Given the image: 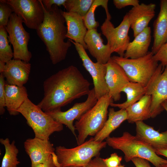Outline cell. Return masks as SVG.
<instances>
[{"mask_svg": "<svg viewBox=\"0 0 167 167\" xmlns=\"http://www.w3.org/2000/svg\"><path fill=\"white\" fill-rule=\"evenodd\" d=\"M90 85L76 66H70L44 82V97L37 105L45 113L61 110L75 100L88 95Z\"/></svg>", "mask_w": 167, "mask_h": 167, "instance_id": "obj_1", "label": "cell"}, {"mask_svg": "<svg viewBox=\"0 0 167 167\" xmlns=\"http://www.w3.org/2000/svg\"><path fill=\"white\" fill-rule=\"evenodd\" d=\"M41 2L44 13L42 23L36 30L37 34L45 45L50 58L55 65L65 59L71 41L67 38L66 21L58 6L53 5L47 10Z\"/></svg>", "mask_w": 167, "mask_h": 167, "instance_id": "obj_2", "label": "cell"}, {"mask_svg": "<svg viewBox=\"0 0 167 167\" xmlns=\"http://www.w3.org/2000/svg\"><path fill=\"white\" fill-rule=\"evenodd\" d=\"M105 139L109 146L123 152L126 162L138 157L150 161L156 167L167 164V160L159 156L152 148L128 132H124L120 137L109 136Z\"/></svg>", "mask_w": 167, "mask_h": 167, "instance_id": "obj_3", "label": "cell"}, {"mask_svg": "<svg viewBox=\"0 0 167 167\" xmlns=\"http://www.w3.org/2000/svg\"><path fill=\"white\" fill-rule=\"evenodd\" d=\"M113 100L109 94L102 96L75 122L78 145L84 143L88 136H95L103 127L107 120L108 107Z\"/></svg>", "mask_w": 167, "mask_h": 167, "instance_id": "obj_4", "label": "cell"}, {"mask_svg": "<svg viewBox=\"0 0 167 167\" xmlns=\"http://www.w3.org/2000/svg\"><path fill=\"white\" fill-rule=\"evenodd\" d=\"M33 130L35 137L49 140L53 133L63 130V125L27 98L18 110Z\"/></svg>", "mask_w": 167, "mask_h": 167, "instance_id": "obj_5", "label": "cell"}, {"mask_svg": "<svg viewBox=\"0 0 167 167\" xmlns=\"http://www.w3.org/2000/svg\"><path fill=\"white\" fill-rule=\"evenodd\" d=\"M107 144L106 141H95L92 137L82 144L72 148L58 146L55 149L58 161L62 167L78 166L84 167Z\"/></svg>", "mask_w": 167, "mask_h": 167, "instance_id": "obj_6", "label": "cell"}, {"mask_svg": "<svg viewBox=\"0 0 167 167\" xmlns=\"http://www.w3.org/2000/svg\"><path fill=\"white\" fill-rule=\"evenodd\" d=\"M154 54L149 51L145 56L136 59L114 55L112 59L125 71L130 81L145 87L155 73L159 65L153 58Z\"/></svg>", "mask_w": 167, "mask_h": 167, "instance_id": "obj_7", "label": "cell"}, {"mask_svg": "<svg viewBox=\"0 0 167 167\" xmlns=\"http://www.w3.org/2000/svg\"><path fill=\"white\" fill-rule=\"evenodd\" d=\"M23 23L22 19L13 12L5 28L9 41L13 46V59L29 62L32 57L28 48L30 34L24 29Z\"/></svg>", "mask_w": 167, "mask_h": 167, "instance_id": "obj_8", "label": "cell"}, {"mask_svg": "<svg viewBox=\"0 0 167 167\" xmlns=\"http://www.w3.org/2000/svg\"><path fill=\"white\" fill-rule=\"evenodd\" d=\"M130 24L127 14L117 27L115 28L110 20L105 19L101 26L102 34L106 37L107 44L113 53H117L119 56L124 57L125 53L130 43L128 32Z\"/></svg>", "mask_w": 167, "mask_h": 167, "instance_id": "obj_9", "label": "cell"}, {"mask_svg": "<svg viewBox=\"0 0 167 167\" xmlns=\"http://www.w3.org/2000/svg\"><path fill=\"white\" fill-rule=\"evenodd\" d=\"M163 68L161 64H159L154 74L144 87L145 95H150L152 97L151 118L155 117L164 110L161 104L167 100V66L164 71Z\"/></svg>", "mask_w": 167, "mask_h": 167, "instance_id": "obj_10", "label": "cell"}, {"mask_svg": "<svg viewBox=\"0 0 167 167\" xmlns=\"http://www.w3.org/2000/svg\"><path fill=\"white\" fill-rule=\"evenodd\" d=\"M5 0L28 28L36 30L43 22L44 13L41 0Z\"/></svg>", "mask_w": 167, "mask_h": 167, "instance_id": "obj_11", "label": "cell"}, {"mask_svg": "<svg viewBox=\"0 0 167 167\" xmlns=\"http://www.w3.org/2000/svg\"><path fill=\"white\" fill-rule=\"evenodd\" d=\"M74 45L81 59L83 65L91 76L96 96L99 99L109 93V90L105 80L106 72V64L94 62L88 55L85 49L80 44L70 40Z\"/></svg>", "mask_w": 167, "mask_h": 167, "instance_id": "obj_12", "label": "cell"}, {"mask_svg": "<svg viewBox=\"0 0 167 167\" xmlns=\"http://www.w3.org/2000/svg\"><path fill=\"white\" fill-rule=\"evenodd\" d=\"M87 95L85 101L75 104L71 108L66 111H62L61 110L46 113L58 122L66 125L76 137V139L74 121L79 119L83 114L92 108L98 101L94 88L90 90Z\"/></svg>", "mask_w": 167, "mask_h": 167, "instance_id": "obj_13", "label": "cell"}, {"mask_svg": "<svg viewBox=\"0 0 167 167\" xmlns=\"http://www.w3.org/2000/svg\"><path fill=\"white\" fill-rule=\"evenodd\" d=\"M106 83L109 90V94L114 101L121 98V93L130 81L122 68L111 58L106 64Z\"/></svg>", "mask_w": 167, "mask_h": 167, "instance_id": "obj_14", "label": "cell"}, {"mask_svg": "<svg viewBox=\"0 0 167 167\" xmlns=\"http://www.w3.org/2000/svg\"><path fill=\"white\" fill-rule=\"evenodd\" d=\"M156 4L141 3L133 6L126 13L135 37L146 28L155 15Z\"/></svg>", "mask_w": 167, "mask_h": 167, "instance_id": "obj_15", "label": "cell"}, {"mask_svg": "<svg viewBox=\"0 0 167 167\" xmlns=\"http://www.w3.org/2000/svg\"><path fill=\"white\" fill-rule=\"evenodd\" d=\"M84 42L90 54L97 62L105 64L111 58V49L107 44H104L101 34L97 29L88 30Z\"/></svg>", "mask_w": 167, "mask_h": 167, "instance_id": "obj_16", "label": "cell"}, {"mask_svg": "<svg viewBox=\"0 0 167 167\" xmlns=\"http://www.w3.org/2000/svg\"><path fill=\"white\" fill-rule=\"evenodd\" d=\"M24 146L31 159V164L46 161L55 151L54 145L49 140L36 137L27 139L24 143Z\"/></svg>", "mask_w": 167, "mask_h": 167, "instance_id": "obj_17", "label": "cell"}, {"mask_svg": "<svg viewBox=\"0 0 167 167\" xmlns=\"http://www.w3.org/2000/svg\"><path fill=\"white\" fill-rule=\"evenodd\" d=\"M31 69L29 62L13 59L6 63L2 73L7 84L21 87L27 82Z\"/></svg>", "mask_w": 167, "mask_h": 167, "instance_id": "obj_18", "label": "cell"}, {"mask_svg": "<svg viewBox=\"0 0 167 167\" xmlns=\"http://www.w3.org/2000/svg\"><path fill=\"white\" fill-rule=\"evenodd\" d=\"M135 123V136L138 139L149 145L155 151L167 148V130L160 133L152 127L145 123L143 121Z\"/></svg>", "mask_w": 167, "mask_h": 167, "instance_id": "obj_19", "label": "cell"}, {"mask_svg": "<svg viewBox=\"0 0 167 167\" xmlns=\"http://www.w3.org/2000/svg\"><path fill=\"white\" fill-rule=\"evenodd\" d=\"M67 27L66 37L69 39L81 45L87 49L84 38L88 30L84 18L77 13L61 10Z\"/></svg>", "mask_w": 167, "mask_h": 167, "instance_id": "obj_20", "label": "cell"}, {"mask_svg": "<svg viewBox=\"0 0 167 167\" xmlns=\"http://www.w3.org/2000/svg\"><path fill=\"white\" fill-rule=\"evenodd\" d=\"M160 10L153 24L154 41L151 51L155 54L167 41V0H161Z\"/></svg>", "mask_w": 167, "mask_h": 167, "instance_id": "obj_21", "label": "cell"}, {"mask_svg": "<svg viewBox=\"0 0 167 167\" xmlns=\"http://www.w3.org/2000/svg\"><path fill=\"white\" fill-rule=\"evenodd\" d=\"M134 37L127 47L124 56L125 58L136 59L147 54L151 41V28L148 27Z\"/></svg>", "mask_w": 167, "mask_h": 167, "instance_id": "obj_22", "label": "cell"}, {"mask_svg": "<svg viewBox=\"0 0 167 167\" xmlns=\"http://www.w3.org/2000/svg\"><path fill=\"white\" fill-rule=\"evenodd\" d=\"M5 105L11 115H16L19 113L18 110L28 98L26 88L5 84Z\"/></svg>", "mask_w": 167, "mask_h": 167, "instance_id": "obj_23", "label": "cell"}, {"mask_svg": "<svg viewBox=\"0 0 167 167\" xmlns=\"http://www.w3.org/2000/svg\"><path fill=\"white\" fill-rule=\"evenodd\" d=\"M108 115V119L104 126L93 137L96 141H103L128 118L127 112L124 109L115 111L113 108H109Z\"/></svg>", "mask_w": 167, "mask_h": 167, "instance_id": "obj_24", "label": "cell"}, {"mask_svg": "<svg viewBox=\"0 0 167 167\" xmlns=\"http://www.w3.org/2000/svg\"><path fill=\"white\" fill-rule=\"evenodd\" d=\"M151 96L144 95L140 99L126 109L127 112V121L130 123L143 121L150 118Z\"/></svg>", "mask_w": 167, "mask_h": 167, "instance_id": "obj_25", "label": "cell"}, {"mask_svg": "<svg viewBox=\"0 0 167 167\" xmlns=\"http://www.w3.org/2000/svg\"><path fill=\"white\" fill-rule=\"evenodd\" d=\"M123 92L126 96V101L121 103H111L110 106L126 109L140 99L145 95L144 87L139 83L130 82L123 88Z\"/></svg>", "mask_w": 167, "mask_h": 167, "instance_id": "obj_26", "label": "cell"}, {"mask_svg": "<svg viewBox=\"0 0 167 167\" xmlns=\"http://www.w3.org/2000/svg\"><path fill=\"white\" fill-rule=\"evenodd\" d=\"M0 142L4 146L5 150L1 167H17L20 162L17 157L19 150L15 145V141L10 143L8 138H1Z\"/></svg>", "mask_w": 167, "mask_h": 167, "instance_id": "obj_27", "label": "cell"}, {"mask_svg": "<svg viewBox=\"0 0 167 167\" xmlns=\"http://www.w3.org/2000/svg\"><path fill=\"white\" fill-rule=\"evenodd\" d=\"M108 0H94L91 7L86 15L84 18L85 25L88 30L96 29L99 26V23L95 20V11L96 8L101 6L105 10L106 18L111 20V17L108 8Z\"/></svg>", "mask_w": 167, "mask_h": 167, "instance_id": "obj_28", "label": "cell"}, {"mask_svg": "<svg viewBox=\"0 0 167 167\" xmlns=\"http://www.w3.org/2000/svg\"><path fill=\"white\" fill-rule=\"evenodd\" d=\"M94 0H66L64 7L66 11L76 13L83 18L87 14Z\"/></svg>", "mask_w": 167, "mask_h": 167, "instance_id": "obj_29", "label": "cell"}, {"mask_svg": "<svg viewBox=\"0 0 167 167\" xmlns=\"http://www.w3.org/2000/svg\"><path fill=\"white\" fill-rule=\"evenodd\" d=\"M7 33L5 27L0 26V61L5 63L13 58V52L9 44Z\"/></svg>", "mask_w": 167, "mask_h": 167, "instance_id": "obj_30", "label": "cell"}, {"mask_svg": "<svg viewBox=\"0 0 167 167\" xmlns=\"http://www.w3.org/2000/svg\"><path fill=\"white\" fill-rule=\"evenodd\" d=\"M13 11L5 0H0V26L6 27Z\"/></svg>", "mask_w": 167, "mask_h": 167, "instance_id": "obj_31", "label": "cell"}, {"mask_svg": "<svg viewBox=\"0 0 167 167\" xmlns=\"http://www.w3.org/2000/svg\"><path fill=\"white\" fill-rule=\"evenodd\" d=\"M153 58L155 61L160 62L163 68L167 66V41L153 55Z\"/></svg>", "mask_w": 167, "mask_h": 167, "instance_id": "obj_32", "label": "cell"}, {"mask_svg": "<svg viewBox=\"0 0 167 167\" xmlns=\"http://www.w3.org/2000/svg\"><path fill=\"white\" fill-rule=\"evenodd\" d=\"M2 73L0 75V114L2 115L5 113V81Z\"/></svg>", "mask_w": 167, "mask_h": 167, "instance_id": "obj_33", "label": "cell"}, {"mask_svg": "<svg viewBox=\"0 0 167 167\" xmlns=\"http://www.w3.org/2000/svg\"><path fill=\"white\" fill-rule=\"evenodd\" d=\"M122 158L119 156L116 153L111 154L110 156L102 160L107 167H118L121 165Z\"/></svg>", "mask_w": 167, "mask_h": 167, "instance_id": "obj_34", "label": "cell"}, {"mask_svg": "<svg viewBox=\"0 0 167 167\" xmlns=\"http://www.w3.org/2000/svg\"><path fill=\"white\" fill-rule=\"evenodd\" d=\"M113 3L115 7L118 9L130 6H134L139 4L138 0H113Z\"/></svg>", "mask_w": 167, "mask_h": 167, "instance_id": "obj_35", "label": "cell"}, {"mask_svg": "<svg viewBox=\"0 0 167 167\" xmlns=\"http://www.w3.org/2000/svg\"><path fill=\"white\" fill-rule=\"evenodd\" d=\"M42 3L47 10H49L52 6L56 5L58 6H64L66 0H42Z\"/></svg>", "mask_w": 167, "mask_h": 167, "instance_id": "obj_36", "label": "cell"}, {"mask_svg": "<svg viewBox=\"0 0 167 167\" xmlns=\"http://www.w3.org/2000/svg\"><path fill=\"white\" fill-rule=\"evenodd\" d=\"M84 167H107L102 158L97 156L95 157Z\"/></svg>", "mask_w": 167, "mask_h": 167, "instance_id": "obj_37", "label": "cell"}, {"mask_svg": "<svg viewBox=\"0 0 167 167\" xmlns=\"http://www.w3.org/2000/svg\"><path fill=\"white\" fill-rule=\"evenodd\" d=\"M131 161L136 167H151L148 161L143 158L135 157Z\"/></svg>", "mask_w": 167, "mask_h": 167, "instance_id": "obj_38", "label": "cell"}, {"mask_svg": "<svg viewBox=\"0 0 167 167\" xmlns=\"http://www.w3.org/2000/svg\"><path fill=\"white\" fill-rule=\"evenodd\" d=\"M31 167H56L54 164L52 155L46 161L41 163L31 164Z\"/></svg>", "mask_w": 167, "mask_h": 167, "instance_id": "obj_39", "label": "cell"}, {"mask_svg": "<svg viewBox=\"0 0 167 167\" xmlns=\"http://www.w3.org/2000/svg\"><path fill=\"white\" fill-rule=\"evenodd\" d=\"M156 153L158 155H162L167 158V148L156 150Z\"/></svg>", "mask_w": 167, "mask_h": 167, "instance_id": "obj_40", "label": "cell"}, {"mask_svg": "<svg viewBox=\"0 0 167 167\" xmlns=\"http://www.w3.org/2000/svg\"><path fill=\"white\" fill-rule=\"evenodd\" d=\"M6 63L0 61V73L2 72Z\"/></svg>", "mask_w": 167, "mask_h": 167, "instance_id": "obj_41", "label": "cell"}, {"mask_svg": "<svg viewBox=\"0 0 167 167\" xmlns=\"http://www.w3.org/2000/svg\"><path fill=\"white\" fill-rule=\"evenodd\" d=\"M161 106L164 110H165L167 112V100L165 101L162 103Z\"/></svg>", "mask_w": 167, "mask_h": 167, "instance_id": "obj_42", "label": "cell"}, {"mask_svg": "<svg viewBox=\"0 0 167 167\" xmlns=\"http://www.w3.org/2000/svg\"><path fill=\"white\" fill-rule=\"evenodd\" d=\"M65 167H82L80 166H67Z\"/></svg>", "mask_w": 167, "mask_h": 167, "instance_id": "obj_43", "label": "cell"}, {"mask_svg": "<svg viewBox=\"0 0 167 167\" xmlns=\"http://www.w3.org/2000/svg\"><path fill=\"white\" fill-rule=\"evenodd\" d=\"M161 167H167V164L164 165L162 166Z\"/></svg>", "mask_w": 167, "mask_h": 167, "instance_id": "obj_44", "label": "cell"}, {"mask_svg": "<svg viewBox=\"0 0 167 167\" xmlns=\"http://www.w3.org/2000/svg\"><path fill=\"white\" fill-rule=\"evenodd\" d=\"M118 167H125L124 165H120Z\"/></svg>", "mask_w": 167, "mask_h": 167, "instance_id": "obj_45", "label": "cell"}]
</instances>
